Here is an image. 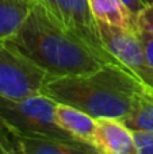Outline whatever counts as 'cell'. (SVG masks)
Wrapping results in <instances>:
<instances>
[{"mask_svg": "<svg viewBox=\"0 0 153 154\" xmlns=\"http://www.w3.org/2000/svg\"><path fill=\"white\" fill-rule=\"evenodd\" d=\"M56 100L39 93L22 99L0 95V125L12 137H53L73 139L54 120Z\"/></svg>", "mask_w": 153, "mask_h": 154, "instance_id": "3", "label": "cell"}, {"mask_svg": "<svg viewBox=\"0 0 153 154\" xmlns=\"http://www.w3.org/2000/svg\"><path fill=\"white\" fill-rule=\"evenodd\" d=\"M39 2L42 3V4L45 5V7L57 18V0H39Z\"/></svg>", "mask_w": 153, "mask_h": 154, "instance_id": "18", "label": "cell"}, {"mask_svg": "<svg viewBox=\"0 0 153 154\" xmlns=\"http://www.w3.org/2000/svg\"><path fill=\"white\" fill-rule=\"evenodd\" d=\"M123 123L132 131L153 133V88L144 85L138 92L132 109L123 118Z\"/></svg>", "mask_w": 153, "mask_h": 154, "instance_id": "11", "label": "cell"}, {"mask_svg": "<svg viewBox=\"0 0 153 154\" xmlns=\"http://www.w3.org/2000/svg\"><path fill=\"white\" fill-rule=\"evenodd\" d=\"M138 35H140L141 41L144 43V48H145V53H146V58H148V62H149V66L153 70V32H138Z\"/></svg>", "mask_w": 153, "mask_h": 154, "instance_id": "16", "label": "cell"}, {"mask_svg": "<svg viewBox=\"0 0 153 154\" xmlns=\"http://www.w3.org/2000/svg\"><path fill=\"white\" fill-rule=\"evenodd\" d=\"M105 49L117 62L125 66L141 82L153 88V70L149 66L145 48L137 30L98 22Z\"/></svg>", "mask_w": 153, "mask_h": 154, "instance_id": "5", "label": "cell"}, {"mask_svg": "<svg viewBox=\"0 0 153 154\" xmlns=\"http://www.w3.org/2000/svg\"><path fill=\"white\" fill-rule=\"evenodd\" d=\"M96 22L111 26L136 29V22L121 0H88Z\"/></svg>", "mask_w": 153, "mask_h": 154, "instance_id": "12", "label": "cell"}, {"mask_svg": "<svg viewBox=\"0 0 153 154\" xmlns=\"http://www.w3.org/2000/svg\"><path fill=\"white\" fill-rule=\"evenodd\" d=\"M142 3H144V4H145V7H146V5L152 4V3H153V0H142Z\"/></svg>", "mask_w": 153, "mask_h": 154, "instance_id": "19", "label": "cell"}, {"mask_svg": "<svg viewBox=\"0 0 153 154\" xmlns=\"http://www.w3.org/2000/svg\"><path fill=\"white\" fill-rule=\"evenodd\" d=\"M144 85L121 64L108 62L86 75L50 77L42 93L58 103L76 107L95 119H123Z\"/></svg>", "mask_w": 153, "mask_h": 154, "instance_id": "2", "label": "cell"}, {"mask_svg": "<svg viewBox=\"0 0 153 154\" xmlns=\"http://www.w3.org/2000/svg\"><path fill=\"white\" fill-rule=\"evenodd\" d=\"M91 145L99 154H136L134 134L117 118H98Z\"/></svg>", "mask_w": 153, "mask_h": 154, "instance_id": "7", "label": "cell"}, {"mask_svg": "<svg viewBox=\"0 0 153 154\" xmlns=\"http://www.w3.org/2000/svg\"><path fill=\"white\" fill-rule=\"evenodd\" d=\"M0 154H18L12 135L2 125H0Z\"/></svg>", "mask_w": 153, "mask_h": 154, "instance_id": "15", "label": "cell"}, {"mask_svg": "<svg viewBox=\"0 0 153 154\" xmlns=\"http://www.w3.org/2000/svg\"><path fill=\"white\" fill-rule=\"evenodd\" d=\"M37 0H0V39L7 41L27 19Z\"/></svg>", "mask_w": 153, "mask_h": 154, "instance_id": "10", "label": "cell"}, {"mask_svg": "<svg viewBox=\"0 0 153 154\" xmlns=\"http://www.w3.org/2000/svg\"><path fill=\"white\" fill-rule=\"evenodd\" d=\"M57 18L67 29L95 49L110 54L102 43L98 22L92 15L88 0H57Z\"/></svg>", "mask_w": 153, "mask_h": 154, "instance_id": "6", "label": "cell"}, {"mask_svg": "<svg viewBox=\"0 0 153 154\" xmlns=\"http://www.w3.org/2000/svg\"><path fill=\"white\" fill-rule=\"evenodd\" d=\"M49 79L8 41L0 39V95L11 99L39 95Z\"/></svg>", "mask_w": 153, "mask_h": 154, "instance_id": "4", "label": "cell"}, {"mask_svg": "<svg viewBox=\"0 0 153 154\" xmlns=\"http://www.w3.org/2000/svg\"><path fill=\"white\" fill-rule=\"evenodd\" d=\"M137 153L136 154H153V133L133 131Z\"/></svg>", "mask_w": 153, "mask_h": 154, "instance_id": "14", "label": "cell"}, {"mask_svg": "<svg viewBox=\"0 0 153 154\" xmlns=\"http://www.w3.org/2000/svg\"><path fill=\"white\" fill-rule=\"evenodd\" d=\"M54 120L58 127L73 139L91 145L96 128V119L94 116L76 107L57 101L54 107Z\"/></svg>", "mask_w": 153, "mask_h": 154, "instance_id": "9", "label": "cell"}, {"mask_svg": "<svg viewBox=\"0 0 153 154\" xmlns=\"http://www.w3.org/2000/svg\"><path fill=\"white\" fill-rule=\"evenodd\" d=\"M18 154H99L92 145L53 137H12Z\"/></svg>", "mask_w": 153, "mask_h": 154, "instance_id": "8", "label": "cell"}, {"mask_svg": "<svg viewBox=\"0 0 153 154\" xmlns=\"http://www.w3.org/2000/svg\"><path fill=\"white\" fill-rule=\"evenodd\" d=\"M136 29L138 32H153V3L146 5L137 16Z\"/></svg>", "mask_w": 153, "mask_h": 154, "instance_id": "13", "label": "cell"}, {"mask_svg": "<svg viewBox=\"0 0 153 154\" xmlns=\"http://www.w3.org/2000/svg\"><path fill=\"white\" fill-rule=\"evenodd\" d=\"M123 3V5L127 8V11L130 12V15L133 16V19H137V16L140 15V12L145 8V4L142 3V0H121Z\"/></svg>", "mask_w": 153, "mask_h": 154, "instance_id": "17", "label": "cell"}, {"mask_svg": "<svg viewBox=\"0 0 153 154\" xmlns=\"http://www.w3.org/2000/svg\"><path fill=\"white\" fill-rule=\"evenodd\" d=\"M7 41L50 77L86 75L105 64L117 62L67 29L39 0L22 27Z\"/></svg>", "mask_w": 153, "mask_h": 154, "instance_id": "1", "label": "cell"}]
</instances>
